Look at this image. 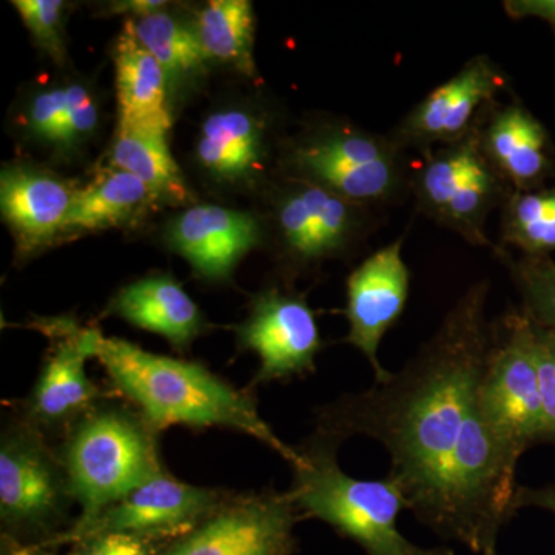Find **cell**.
Returning a JSON list of instances; mask_svg holds the SVG:
<instances>
[{"mask_svg": "<svg viewBox=\"0 0 555 555\" xmlns=\"http://www.w3.org/2000/svg\"><path fill=\"white\" fill-rule=\"evenodd\" d=\"M75 196L67 182L30 167H9L0 177L3 218L25 250L43 246L64 230Z\"/></svg>", "mask_w": 555, "mask_h": 555, "instance_id": "cell-18", "label": "cell"}, {"mask_svg": "<svg viewBox=\"0 0 555 555\" xmlns=\"http://www.w3.org/2000/svg\"><path fill=\"white\" fill-rule=\"evenodd\" d=\"M480 127V126H478ZM478 127L454 144L433 150L411 177L416 208L477 247L500 248L486 236V221L511 189L486 159Z\"/></svg>", "mask_w": 555, "mask_h": 555, "instance_id": "cell-7", "label": "cell"}, {"mask_svg": "<svg viewBox=\"0 0 555 555\" xmlns=\"http://www.w3.org/2000/svg\"><path fill=\"white\" fill-rule=\"evenodd\" d=\"M480 408L496 443L516 465L524 452L545 440L534 332L524 310L513 309L494 323V345L481 378Z\"/></svg>", "mask_w": 555, "mask_h": 555, "instance_id": "cell-6", "label": "cell"}, {"mask_svg": "<svg viewBox=\"0 0 555 555\" xmlns=\"http://www.w3.org/2000/svg\"><path fill=\"white\" fill-rule=\"evenodd\" d=\"M72 499L64 465L33 426L13 427L0 447V517L14 528L56 521Z\"/></svg>", "mask_w": 555, "mask_h": 555, "instance_id": "cell-11", "label": "cell"}, {"mask_svg": "<svg viewBox=\"0 0 555 555\" xmlns=\"http://www.w3.org/2000/svg\"><path fill=\"white\" fill-rule=\"evenodd\" d=\"M258 240L257 219L218 206L190 207L170 228V243L208 280L228 278Z\"/></svg>", "mask_w": 555, "mask_h": 555, "instance_id": "cell-17", "label": "cell"}, {"mask_svg": "<svg viewBox=\"0 0 555 555\" xmlns=\"http://www.w3.org/2000/svg\"><path fill=\"white\" fill-rule=\"evenodd\" d=\"M155 201V193L141 179L129 171L112 169L76 192L64 230L112 228Z\"/></svg>", "mask_w": 555, "mask_h": 555, "instance_id": "cell-22", "label": "cell"}, {"mask_svg": "<svg viewBox=\"0 0 555 555\" xmlns=\"http://www.w3.org/2000/svg\"><path fill=\"white\" fill-rule=\"evenodd\" d=\"M98 108L94 101L87 100L82 104L69 108L65 118L61 120L60 126L53 131L49 141L56 144L68 145L87 137L91 130L96 127Z\"/></svg>", "mask_w": 555, "mask_h": 555, "instance_id": "cell-32", "label": "cell"}, {"mask_svg": "<svg viewBox=\"0 0 555 555\" xmlns=\"http://www.w3.org/2000/svg\"><path fill=\"white\" fill-rule=\"evenodd\" d=\"M98 360L153 430L175 425L228 427L257 438L292 467L298 449L287 447L259 415L254 400L201 364L156 356L126 339L102 337Z\"/></svg>", "mask_w": 555, "mask_h": 555, "instance_id": "cell-2", "label": "cell"}, {"mask_svg": "<svg viewBox=\"0 0 555 555\" xmlns=\"http://www.w3.org/2000/svg\"><path fill=\"white\" fill-rule=\"evenodd\" d=\"M22 20L40 46L57 62L64 60L61 24L64 2L60 0H16Z\"/></svg>", "mask_w": 555, "mask_h": 555, "instance_id": "cell-28", "label": "cell"}, {"mask_svg": "<svg viewBox=\"0 0 555 555\" xmlns=\"http://www.w3.org/2000/svg\"><path fill=\"white\" fill-rule=\"evenodd\" d=\"M53 328L57 341L47 358L28 401L33 423L57 426L86 415L100 397L87 375V361L96 358L102 335L96 328H78L68 321Z\"/></svg>", "mask_w": 555, "mask_h": 555, "instance_id": "cell-15", "label": "cell"}, {"mask_svg": "<svg viewBox=\"0 0 555 555\" xmlns=\"http://www.w3.org/2000/svg\"><path fill=\"white\" fill-rule=\"evenodd\" d=\"M366 206L301 182L278 206V228L291 254L317 261L345 250L366 229Z\"/></svg>", "mask_w": 555, "mask_h": 555, "instance_id": "cell-14", "label": "cell"}, {"mask_svg": "<svg viewBox=\"0 0 555 555\" xmlns=\"http://www.w3.org/2000/svg\"><path fill=\"white\" fill-rule=\"evenodd\" d=\"M240 345L259 357L255 383L302 377L315 369L321 350L315 312L305 298L269 291L259 295L238 328Z\"/></svg>", "mask_w": 555, "mask_h": 555, "instance_id": "cell-13", "label": "cell"}, {"mask_svg": "<svg viewBox=\"0 0 555 555\" xmlns=\"http://www.w3.org/2000/svg\"><path fill=\"white\" fill-rule=\"evenodd\" d=\"M134 35L159 62L167 78H184L203 72L208 60L196 31L189 30L166 11L130 20Z\"/></svg>", "mask_w": 555, "mask_h": 555, "instance_id": "cell-26", "label": "cell"}, {"mask_svg": "<svg viewBox=\"0 0 555 555\" xmlns=\"http://www.w3.org/2000/svg\"><path fill=\"white\" fill-rule=\"evenodd\" d=\"M113 169L129 171L141 179L156 198L185 203L190 192L171 156L167 137L119 129L109 152Z\"/></svg>", "mask_w": 555, "mask_h": 555, "instance_id": "cell-23", "label": "cell"}, {"mask_svg": "<svg viewBox=\"0 0 555 555\" xmlns=\"http://www.w3.org/2000/svg\"><path fill=\"white\" fill-rule=\"evenodd\" d=\"M483 555H496L495 545L489 546L488 550L485 551Z\"/></svg>", "mask_w": 555, "mask_h": 555, "instance_id": "cell-37", "label": "cell"}, {"mask_svg": "<svg viewBox=\"0 0 555 555\" xmlns=\"http://www.w3.org/2000/svg\"><path fill=\"white\" fill-rule=\"evenodd\" d=\"M540 507L555 514V483L545 488L532 489L518 486L516 494V509L524 507Z\"/></svg>", "mask_w": 555, "mask_h": 555, "instance_id": "cell-34", "label": "cell"}, {"mask_svg": "<svg viewBox=\"0 0 555 555\" xmlns=\"http://www.w3.org/2000/svg\"><path fill=\"white\" fill-rule=\"evenodd\" d=\"M69 555H153V553L149 540L108 532V534L80 540L75 553Z\"/></svg>", "mask_w": 555, "mask_h": 555, "instance_id": "cell-31", "label": "cell"}, {"mask_svg": "<svg viewBox=\"0 0 555 555\" xmlns=\"http://www.w3.org/2000/svg\"><path fill=\"white\" fill-rule=\"evenodd\" d=\"M164 7H166V2H158V0H131V2L116 3L113 5V11L133 14L130 20H138V17L150 16V14L163 11Z\"/></svg>", "mask_w": 555, "mask_h": 555, "instance_id": "cell-35", "label": "cell"}, {"mask_svg": "<svg viewBox=\"0 0 555 555\" xmlns=\"http://www.w3.org/2000/svg\"><path fill=\"white\" fill-rule=\"evenodd\" d=\"M119 129L167 137L171 127L167 105V75L156 57L124 24L115 51Z\"/></svg>", "mask_w": 555, "mask_h": 555, "instance_id": "cell-19", "label": "cell"}, {"mask_svg": "<svg viewBox=\"0 0 555 555\" xmlns=\"http://www.w3.org/2000/svg\"><path fill=\"white\" fill-rule=\"evenodd\" d=\"M297 514L288 492L224 502L163 555H291Z\"/></svg>", "mask_w": 555, "mask_h": 555, "instance_id": "cell-10", "label": "cell"}, {"mask_svg": "<svg viewBox=\"0 0 555 555\" xmlns=\"http://www.w3.org/2000/svg\"><path fill=\"white\" fill-rule=\"evenodd\" d=\"M403 243L398 238L379 248L347 278L346 343L366 357L375 383H385L392 375L379 361V345L406 309L411 273L401 254Z\"/></svg>", "mask_w": 555, "mask_h": 555, "instance_id": "cell-12", "label": "cell"}, {"mask_svg": "<svg viewBox=\"0 0 555 555\" xmlns=\"http://www.w3.org/2000/svg\"><path fill=\"white\" fill-rule=\"evenodd\" d=\"M532 332H534L537 375H539L540 396H542L543 414H545V440L543 441L555 443V332L537 326L534 323H532Z\"/></svg>", "mask_w": 555, "mask_h": 555, "instance_id": "cell-30", "label": "cell"}, {"mask_svg": "<svg viewBox=\"0 0 555 555\" xmlns=\"http://www.w3.org/2000/svg\"><path fill=\"white\" fill-rule=\"evenodd\" d=\"M511 20H540L550 25L555 35V0H506L503 2Z\"/></svg>", "mask_w": 555, "mask_h": 555, "instance_id": "cell-33", "label": "cell"}, {"mask_svg": "<svg viewBox=\"0 0 555 555\" xmlns=\"http://www.w3.org/2000/svg\"><path fill=\"white\" fill-rule=\"evenodd\" d=\"M222 503L214 489L184 483L163 470L102 509L89 524L72 528L61 540L78 543L108 532L134 535L149 542L185 535Z\"/></svg>", "mask_w": 555, "mask_h": 555, "instance_id": "cell-9", "label": "cell"}, {"mask_svg": "<svg viewBox=\"0 0 555 555\" xmlns=\"http://www.w3.org/2000/svg\"><path fill=\"white\" fill-rule=\"evenodd\" d=\"M489 288L488 281L467 288L403 371L328 409L320 429L338 443L350 436L382 443L390 456L387 477L408 509L438 535L481 554L517 513L518 489L517 465L480 408L494 345Z\"/></svg>", "mask_w": 555, "mask_h": 555, "instance_id": "cell-1", "label": "cell"}, {"mask_svg": "<svg viewBox=\"0 0 555 555\" xmlns=\"http://www.w3.org/2000/svg\"><path fill=\"white\" fill-rule=\"evenodd\" d=\"M502 244L524 257H551L555 251V185L509 192L502 206Z\"/></svg>", "mask_w": 555, "mask_h": 555, "instance_id": "cell-25", "label": "cell"}, {"mask_svg": "<svg viewBox=\"0 0 555 555\" xmlns=\"http://www.w3.org/2000/svg\"><path fill=\"white\" fill-rule=\"evenodd\" d=\"M338 441L318 433L299 448L292 500L298 513L337 529L367 555H454L447 547L416 546L398 531L397 517L406 499L390 477L358 480L338 465Z\"/></svg>", "mask_w": 555, "mask_h": 555, "instance_id": "cell-3", "label": "cell"}, {"mask_svg": "<svg viewBox=\"0 0 555 555\" xmlns=\"http://www.w3.org/2000/svg\"><path fill=\"white\" fill-rule=\"evenodd\" d=\"M288 163L305 182L352 203H396L411 190L404 150L389 134L335 126L298 142Z\"/></svg>", "mask_w": 555, "mask_h": 555, "instance_id": "cell-5", "label": "cell"}, {"mask_svg": "<svg viewBox=\"0 0 555 555\" xmlns=\"http://www.w3.org/2000/svg\"><path fill=\"white\" fill-rule=\"evenodd\" d=\"M264 156V129L250 113L225 109L204 122L198 141L201 164L215 177L236 181L251 177Z\"/></svg>", "mask_w": 555, "mask_h": 555, "instance_id": "cell-21", "label": "cell"}, {"mask_svg": "<svg viewBox=\"0 0 555 555\" xmlns=\"http://www.w3.org/2000/svg\"><path fill=\"white\" fill-rule=\"evenodd\" d=\"M502 69L486 56L467 61L459 72L427 93L390 131L401 149L423 155L454 144L481 124V116L495 107V98L506 86Z\"/></svg>", "mask_w": 555, "mask_h": 555, "instance_id": "cell-8", "label": "cell"}, {"mask_svg": "<svg viewBox=\"0 0 555 555\" xmlns=\"http://www.w3.org/2000/svg\"><path fill=\"white\" fill-rule=\"evenodd\" d=\"M481 150L511 192L540 189L553 173V149L543 124L520 104L489 112L478 127Z\"/></svg>", "mask_w": 555, "mask_h": 555, "instance_id": "cell-16", "label": "cell"}, {"mask_svg": "<svg viewBox=\"0 0 555 555\" xmlns=\"http://www.w3.org/2000/svg\"><path fill=\"white\" fill-rule=\"evenodd\" d=\"M153 433L144 420L120 409H93L79 420L62 459L69 495L80 506L73 528L163 473Z\"/></svg>", "mask_w": 555, "mask_h": 555, "instance_id": "cell-4", "label": "cell"}, {"mask_svg": "<svg viewBox=\"0 0 555 555\" xmlns=\"http://www.w3.org/2000/svg\"><path fill=\"white\" fill-rule=\"evenodd\" d=\"M10 555H56L47 553L43 550H36V547H16V550L11 551Z\"/></svg>", "mask_w": 555, "mask_h": 555, "instance_id": "cell-36", "label": "cell"}, {"mask_svg": "<svg viewBox=\"0 0 555 555\" xmlns=\"http://www.w3.org/2000/svg\"><path fill=\"white\" fill-rule=\"evenodd\" d=\"M112 310L130 324L163 335L177 349L192 345L204 328L203 315L171 276H150L124 287Z\"/></svg>", "mask_w": 555, "mask_h": 555, "instance_id": "cell-20", "label": "cell"}, {"mask_svg": "<svg viewBox=\"0 0 555 555\" xmlns=\"http://www.w3.org/2000/svg\"><path fill=\"white\" fill-rule=\"evenodd\" d=\"M90 98L89 90L83 89L82 86H69L39 94L28 113L30 129L40 138L50 139L68 109L82 104Z\"/></svg>", "mask_w": 555, "mask_h": 555, "instance_id": "cell-29", "label": "cell"}, {"mask_svg": "<svg viewBox=\"0 0 555 555\" xmlns=\"http://www.w3.org/2000/svg\"><path fill=\"white\" fill-rule=\"evenodd\" d=\"M514 283L524 299V312L537 326L555 332V259L524 257L513 261L505 255Z\"/></svg>", "mask_w": 555, "mask_h": 555, "instance_id": "cell-27", "label": "cell"}, {"mask_svg": "<svg viewBox=\"0 0 555 555\" xmlns=\"http://www.w3.org/2000/svg\"><path fill=\"white\" fill-rule=\"evenodd\" d=\"M196 35L208 57L255 73L254 9L248 0H214L201 11Z\"/></svg>", "mask_w": 555, "mask_h": 555, "instance_id": "cell-24", "label": "cell"}]
</instances>
